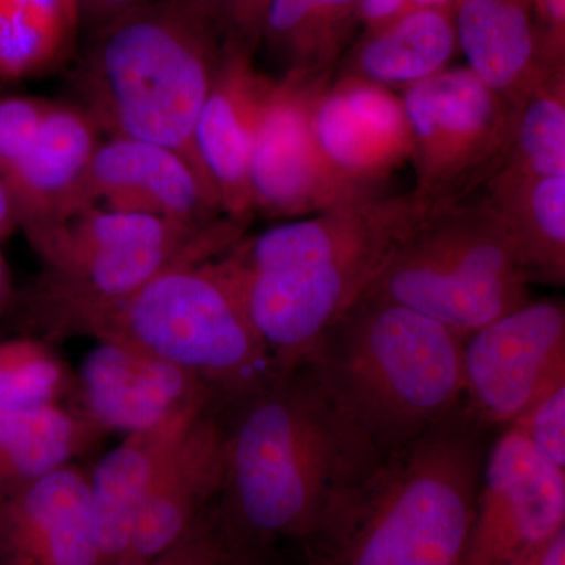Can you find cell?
<instances>
[{"label": "cell", "mask_w": 565, "mask_h": 565, "mask_svg": "<svg viewBox=\"0 0 565 565\" xmlns=\"http://www.w3.org/2000/svg\"><path fill=\"white\" fill-rule=\"evenodd\" d=\"M303 360L381 460L463 404V338L399 303L360 297Z\"/></svg>", "instance_id": "cell-3"}, {"label": "cell", "mask_w": 565, "mask_h": 565, "mask_svg": "<svg viewBox=\"0 0 565 565\" xmlns=\"http://www.w3.org/2000/svg\"><path fill=\"white\" fill-rule=\"evenodd\" d=\"M535 452L565 473V377L550 385L514 423Z\"/></svg>", "instance_id": "cell-30"}, {"label": "cell", "mask_w": 565, "mask_h": 565, "mask_svg": "<svg viewBox=\"0 0 565 565\" xmlns=\"http://www.w3.org/2000/svg\"><path fill=\"white\" fill-rule=\"evenodd\" d=\"M533 6L546 63L565 65V0H533Z\"/></svg>", "instance_id": "cell-33"}, {"label": "cell", "mask_w": 565, "mask_h": 565, "mask_svg": "<svg viewBox=\"0 0 565 565\" xmlns=\"http://www.w3.org/2000/svg\"><path fill=\"white\" fill-rule=\"evenodd\" d=\"M494 430L463 404L330 498L303 565H460Z\"/></svg>", "instance_id": "cell-2"}, {"label": "cell", "mask_w": 565, "mask_h": 565, "mask_svg": "<svg viewBox=\"0 0 565 565\" xmlns=\"http://www.w3.org/2000/svg\"><path fill=\"white\" fill-rule=\"evenodd\" d=\"M457 52L452 14L407 10L384 25L360 32L334 74L362 77L401 92L448 68Z\"/></svg>", "instance_id": "cell-22"}, {"label": "cell", "mask_w": 565, "mask_h": 565, "mask_svg": "<svg viewBox=\"0 0 565 565\" xmlns=\"http://www.w3.org/2000/svg\"><path fill=\"white\" fill-rule=\"evenodd\" d=\"M226 418L214 407L199 416L145 501L125 556L143 565L161 555L222 493Z\"/></svg>", "instance_id": "cell-18"}, {"label": "cell", "mask_w": 565, "mask_h": 565, "mask_svg": "<svg viewBox=\"0 0 565 565\" xmlns=\"http://www.w3.org/2000/svg\"><path fill=\"white\" fill-rule=\"evenodd\" d=\"M81 31L92 33L118 20L147 0H76Z\"/></svg>", "instance_id": "cell-34"}, {"label": "cell", "mask_w": 565, "mask_h": 565, "mask_svg": "<svg viewBox=\"0 0 565 565\" xmlns=\"http://www.w3.org/2000/svg\"><path fill=\"white\" fill-rule=\"evenodd\" d=\"M565 527V473L515 427L494 434L460 565H509Z\"/></svg>", "instance_id": "cell-12"}, {"label": "cell", "mask_w": 565, "mask_h": 565, "mask_svg": "<svg viewBox=\"0 0 565 565\" xmlns=\"http://www.w3.org/2000/svg\"><path fill=\"white\" fill-rule=\"evenodd\" d=\"M223 41L259 50L264 20L273 0H193Z\"/></svg>", "instance_id": "cell-32"}, {"label": "cell", "mask_w": 565, "mask_h": 565, "mask_svg": "<svg viewBox=\"0 0 565 565\" xmlns=\"http://www.w3.org/2000/svg\"><path fill=\"white\" fill-rule=\"evenodd\" d=\"M81 32L76 0H0V79L61 68L77 54Z\"/></svg>", "instance_id": "cell-26"}, {"label": "cell", "mask_w": 565, "mask_h": 565, "mask_svg": "<svg viewBox=\"0 0 565 565\" xmlns=\"http://www.w3.org/2000/svg\"><path fill=\"white\" fill-rule=\"evenodd\" d=\"M412 137V199L424 217L470 200L500 170L516 107L468 66H448L399 93Z\"/></svg>", "instance_id": "cell-9"}, {"label": "cell", "mask_w": 565, "mask_h": 565, "mask_svg": "<svg viewBox=\"0 0 565 565\" xmlns=\"http://www.w3.org/2000/svg\"><path fill=\"white\" fill-rule=\"evenodd\" d=\"M360 32V0H273L259 47L280 76H327Z\"/></svg>", "instance_id": "cell-24"}, {"label": "cell", "mask_w": 565, "mask_h": 565, "mask_svg": "<svg viewBox=\"0 0 565 565\" xmlns=\"http://www.w3.org/2000/svg\"><path fill=\"white\" fill-rule=\"evenodd\" d=\"M217 256L174 264L82 319L71 337L132 345L177 364L202 382L222 415L232 414L278 373Z\"/></svg>", "instance_id": "cell-7"}, {"label": "cell", "mask_w": 565, "mask_h": 565, "mask_svg": "<svg viewBox=\"0 0 565 565\" xmlns=\"http://www.w3.org/2000/svg\"><path fill=\"white\" fill-rule=\"evenodd\" d=\"M564 377L563 299H531L463 340V408L494 433Z\"/></svg>", "instance_id": "cell-10"}, {"label": "cell", "mask_w": 565, "mask_h": 565, "mask_svg": "<svg viewBox=\"0 0 565 565\" xmlns=\"http://www.w3.org/2000/svg\"><path fill=\"white\" fill-rule=\"evenodd\" d=\"M313 129L323 161L348 199L381 195V185L411 162L403 99L362 77L333 74L316 96Z\"/></svg>", "instance_id": "cell-13"}, {"label": "cell", "mask_w": 565, "mask_h": 565, "mask_svg": "<svg viewBox=\"0 0 565 565\" xmlns=\"http://www.w3.org/2000/svg\"><path fill=\"white\" fill-rule=\"evenodd\" d=\"M0 565H104L90 481L76 463L0 492Z\"/></svg>", "instance_id": "cell-16"}, {"label": "cell", "mask_w": 565, "mask_h": 565, "mask_svg": "<svg viewBox=\"0 0 565 565\" xmlns=\"http://www.w3.org/2000/svg\"><path fill=\"white\" fill-rule=\"evenodd\" d=\"M493 177H565V65L550 71L520 104L508 154Z\"/></svg>", "instance_id": "cell-27"}, {"label": "cell", "mask_w": 565, "mask_h": 565, "mask_svg": "<svg viewBox=\"0 0 565 565\" xmlns=\"http://www.w3.org/2000/svg\"><path fill=\"white\" fill-rule=\"evenodd\" d=\"M211 407L214 405L204 401L189 404L162 422L126 434L125 440L107 452L88 476L104 565L117 563L125 556L137 516L152 487L193 423Z\"/></svg>", "instance_id": "cell-20"}, {"label": "cell", "mask_w": 565, "mask_h": 565, "mask_svg": "<svg viewBox=\"0 0 565 565\" xmlns=\"http://www.w3.org/2000/svg\"><path fill=\"white\" fill-rule=\"evenodd\" d=\"M381 462L307 360L226 418L223 526L252 555L302 544L334 493Z\"/></svg>", "instance_id": "cell-1"}, {"label": "cell", "mask_w": 565, "mask_h": 565, "mask_svg": "<svg viewBox=\"0 0 565 565\" xmlns=\"http://www.w3.org/2000/svg\"><path fill=\"white\" fill-rule=\"evenodd\" d=\"M106 435L68 404L0 414V492L73 463Z\"/></svg>", "instance_id": "cell-25"}, {"label": "cell", "mask_w": 565, "mask_h": 565, "mask_svg": "<svg viewBox=\"0 0 565 565\" xmlns=\"http://www.w3.org/2000/svg\"><path fill=\"white\" fill-rule=\"evenodd\" d=\"M408 0H360L362 31L379 28L407 11Z\"/></svg>", "instance_id": "cell-35"}, {"label": "cell", "mask_w": 565, "mask_h": 565, "mask_svg": "<svg viewBox=\"0 0 565 565\" xmlns=\"http://www.w3.org/2000/svg\"><path fill=\"white\" fill-rule=\"evenodd\" d=\"M102 129L79 104L52 102L50 111L7 174L25 234L84 206V184Z\"/></svg>", "instance_id": "cell-19"}, {"label": "cell", "mask_w": 565, "mask_h": 565, "mask_svg": "<svg viewBox=\"0 0 565 565\" xmlns=\"http://www.w3.org/2000/svg\"><path fill=\"white\" fill-rule=\"evenodd\" d=\"M248 222L223 215L204 228L154 215L85 206L25 234L41 274L25 289L28 334L55 343L96 311L121 302L189 258H212L244 236Z\"/></svg>", "instance_id": "cell-6"}, {"label": "cell", "mask_w": 565, "mask_h": 565, "mask_svg": "<svg viewBox=\"0 0 565 565\" xmlns=\"http://www.w3.org/2000/svg\"><path fill=\"white\" fill-rule=\"evenodd\" d=\"M84 206L154 215L196 228L223 217L214 191L181 154L126 137L99 141L85 178Z\"/></svg>", "instance_id": "cell-15"}, {"label": "cell", "mask_w": 565, "mask_h": 565, "mask_svg": "<svg viewBox=\"0 0 565 565\" xmlns=\"http://www.w3.org/2000/svg\"><path fill=\"white\" fill-rule=\"evenodd\" d=\"M222 44L193 0H147L88 33L71 79L79 106L107 137L170 148L212 189L193 134Z\"/></svg>", "instance_id": "cell-4"}, {"label": "cell", "mask_w": 565, "mask_h": 565, "mask_svg": "<svg viewBox=\"0 0 565 565\" xmlns=\"http://www.w3.org/2000/svg\"><path fill=\"white\" fill-rule=\"evenodd\" d=\"M403 243L343 204L244 234L217 262L281 374L302 362Z\"/></svg>", "instance_id": "cell-5"}, {"label": "cell", "mask_w": 565, "mask_h": 565, "mask_svg": "<svg viewBox=\"0 0 565 565\" xmlns=\"http://www.w3.org/2000/svg\"><path fill=\"white\" fill-rule=\"evenodd\" d=\"M143 565H270V561L252 555L237 544L236 539L223 526L214 501L180 541Z\"/></svg>", "instance_id": "cell-29"}, {"label": "cell", "mask_w": 565, "mask_h": 565, "mask_svg": "<svg viewBox=\"0 0 565 565\" xmlns=\"http://www.w3.org/2000/svg\"><path fill=\"white\" fill-rule=\"evenodd\" d=\"M14 302L13 285H11V275L6 258L0 253V315L9 310Z\"/></svg>", "instance_id": "cell-37"}, {"label": "cell", "mask_w": 565, "mask_h": 565, "mask_svg": "<svg viewBox=\"0 0 565 565\" xmlns=\"http://www.w3.org/2000/svg\"><path fill=\"white\" fill-rule=\"evenodd\" d=\"M200 401L214 405L202 382L177 364L98 341L82 363L68 405L109 435L145 429Z\"/></svg>", "instance_id": "cell-17"}, {"label": "cell", "mask_w": 565, "mask_h": 565, "mask_svg": "<svg viewBox=\"0 0 565 565\" xmlns=\"http://www.w3.org/2000/svg\"><path fill=\"white\" fill-rule=\"evenodd\" d=\"M530 286L503 222L471 196L423 221L363 296L412 308L465 340L530 302Z\"/></svg>", "instance_id": "cell-8"}, {"label": "cell", "mask_w": 565, "mask_h": 565, "mask_svg": "<svg viewBox=\"0 0 565 565\" xmlns=\"http://www.w3.org/2000/svg\"><path fill=\"white\" fill-rule=\"evenodd\" d=\"M481 191L508 230L530 285L564 288L565 177H492Z\"/></svg>", "instance_id": "cell-23"}, {"label": "cell", "mask_w": 565, "mask_h": 565, "mask_svg": "<svg viewBox=\"0 0 565 565\" xmlns=\"http://www.w3.org/2000/svg\"><path fill=\"white\" fill-rule=\"evenodd\" d=\"M459 0H408L407 10H437L452 14Z\"/></svg>", "instance_id": "cell-38"}, {"label": "cell", "mask_w": 565, "mask_h": 565, "mask_svg": "<svg viewBox=\"0 0 565 565\" xmlns=\"http://www.w3.org/2000/svg\"><path fill=\"white\" fill-rule=\"evenodd\" d=\"M274 81L256 66L255 51L237 41H223L193 143L223 215L234 221L255 217L248 169L256 126Z\"/></svg>", "instance_id": "cell-14"}, {"label": "cell", "mask_w": 565, "mask_h": 565, "mask_svg": "<svg viewBox=\"0 0 565 565\" xmlns=\"http://www.w3.org/2000/svg\"><path fill=\"white\" fill-rule=\"evenodd\" d=\"M455 24L468 68L516 109L557 68L545 61L533 0H459Z\"/></svg>", "instance_id": "cell-21"}, {"label": "cell", "mask_w": 565, "mask_h": 565, "mask_svg": "<svg viewBox=\"0 0 565 565\" xmlns=\"http://www.w3.org/2000/svg\"><path fill=\"white\" fill-rule=\"evenodd\" d=\"M76 374L54 343L33 334L0 341V414L68 404Z\"/></svg>", "instance_id": "cell-28"}, {"label": "cell", "mask_w": 565, "mask_h": 565, "mask_svg": "<svg viewBox=\"0 0 565 565\" xmlns=\"http://www.w3.org/2000/svg\"><path fill=\"white\" fill-rule=\"evenodd\" d=\"M332 77H275L248 169L255 215L296 221L351 202L323 161L313 129L316 96Z\"/></svg>", "instance_id": "cell-11"}, {"label": "cell", "mask_w": 565, "mask_h": 565, "mask_svg": "<svg viewBox=\"0 0 565 565\" xmlns=\"http://www.w3.org/2000/svg\"><path fill=\"white\" fill-rule=\"evenodd\" d=\"M509 565H565V527Z\"/></svg>", "instance_id": "cell-36"}, {"label": "cell", "mask_w": 565, "mask_h": 565, "mask_svg": "<svg viewBox=\"0 0 565 565\" xmlns=\"http://www.w3.org/2000/svg\"><path fill=\"white\" fill-rule=\"evenodd\" d=\"M51 99L11 95L0 98V174L7 178L50 111Z\"/></svg>", "instance_id": "cell-31"}]
</instances>
